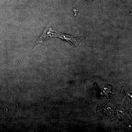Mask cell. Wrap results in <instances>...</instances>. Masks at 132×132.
<instances>
[{
	"label": "cell",
	"mask_w": 132,
	"mask_h": 132,
	"mask_svg": "<svg viewBox=\"0 0 132 132\" xmlns=\"http://www.w3.org/2000/svg\"><path fill=\"white\" fill-rule=\"evenodd\" d=\"M53 38H58L66 41L69 43L74 47L78 45L81 41L84 39V38L74 37L72 36L55 32L52 29L50 26L47 25L36 40L34 47L44 41Z\"/></svg>",
	"instance_id": "1"
}]
</instances>
